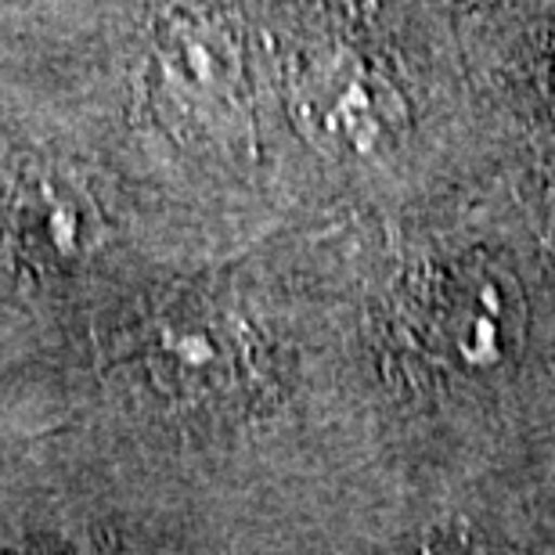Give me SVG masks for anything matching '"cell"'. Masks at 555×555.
Here are the masks:
<instances>
[{"label": "cell", "mask_w": 555, "mask_h": 555, "mask_svg": "<svg viewBox=\"0 0 555 555\" xmlns=\"http://www.w3.org/2000/svg\"><path fill=\"white\" fill-rule=\"evenodd\" d=\"M8 231L33 260H76L91 242L83 198L51 177H22L8 198Z\"/></svg>", "instance_id": "1"}, {"label": "cell", "mask_w": 555, "mask_h": 555, "mask_svg": "<svg viewBox=\"0 0 555 555\" xmlns=\"http://www.w3.org/2000/svg\"><path fill=\"white\" fill-rule=\"evenodd\" d=\"M304 105L321 134H332L347 144H369L383 130V113L375 108L369 73L358 65H318L307 76Z\"/></svg>", "instance_id": "2"}]
</instances>
